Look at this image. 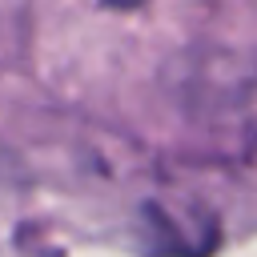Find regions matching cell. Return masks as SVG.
<instances>
[{
  "mask_svg": "<svg viewBox=\"0 0 257 257\" xmlns=\"http://www.w3.org/2000/svg\"><path fill=\"white\" fill-rule=\"evenodd\" d=\"M104 4H112V8H137V4H145V0H104Z\"/></svg>",
  "mask_w": 257,
  "mask_h": 257,
  "instance_id": "6da1fadb",
  "label": "cell"
}]
</instances>
